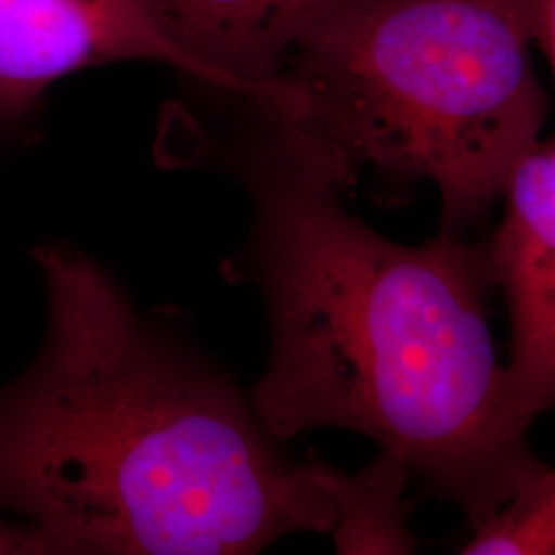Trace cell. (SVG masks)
I'll return each instance as SVG.
<instances>
[{
	"label": "cell",
	"mask_w": 555,
	"mask_h": 555,
	"mask_svg": "<svg viewBox=\"0 0 555 555\" xmlns=\"http://www.w3.org/2000/svg\"><path fill=\"white\" fill-rule=\"evenodd\" d=\"M531 29L535 48L550 62L555 79V0H531Z\"/></svg>",
	"instance_id": "10"
},
{
	"label": "cell",
	"mask_w": 555,
	"mask_h": 555,
	"mask_svg": "<svg viewBox=\"0 0 555 555\" xmlns=\"http://www.w3.org/2000/svg\"><path fill=\"white\" fill-rule=\"evenodd\" d=\"M467 555L555 554V469L545 467L500 511L474 529Z\"/></svg>",
	"instance_id": "8"
},
{
	"label": "cell",
	"mask_w": 555,
	"mask_h": 555,
	"mask_svg": "<svg viewBox=\"0 0 555 555\" xmlns=\"http://www.w3.org/2000/svg\"><path fill=\"white\" fill-rule=\"evenodd\" d=\"M500 202L504 215L483 247L511 318V403L531 428L555 408V134L516 160Z\"/></svg>",
	"instance_id": "5"
},
{
	"label": "cell",
	"mask_w": 555,
	"mask_h": 555,
	"mask_svg": "<svg viewBox=\"0 0 555 555\" xmlns=\"http://www.w3.org/2000/svg\"><path fill=\"white\" fill-rule=\"evenodd\" d=\"M531 0H336L305 21L259 112L291 126L350 190L362 173L430 183L440 233L496 206L547 118Z\"/></svg>",
	"instance_id": "3"
},
{
	"label": "cell",
	"mask_w": 555,
	"mask_h": 555,
	"mask_svg": "<svg viewBox=\"0 0 555 555\" xmlns=\"http://www.w3.org/2000/svg\"><path fill=\"white\" fill-rule=\"evenodd\" d=\"M34 256L48 334L0 387V508L52 554H251L330 535L315 461L284 455L219 366L142 318L73 245Z\"/></svg>",
	"instance_id": "2"
},
{
	"label": "cell",
	"mask_w": 555,
	"mask_h": 555,
	"mask_svg": "<svg viewBox=\"0 0 555 555\" xmlns=\"http://www.w3.org/2000/svg\"><path fill=\"white\" fill-rule=\"evenodd\" d=\"M169 38L208 73L210 87L268 107L298 27L336 0H144Z\"/></svg>",
	"instance_id": "6"
},
{
	"label": "cell",
	"mask_w": 555,
	"mask_h": 555,
	"mask_svg": "<svg viewBox=\"0 0 555 555\" xmlns=\"http://www.w3.org/2000/svg\"><path fill=\"white\" fill-rule=\"evenodd\" d=\"M163 62L210 87L144 0H0V126H13L56 82L114 62Z\"/></svg>",
	"instance_id": "4"
},
{
	"label": "cell",
	"mask_w": 555,
	"mask_h": 555,
	"mask_svg": "<svg viewBox=\"0 0 555 555\" xmlns=\"http://www.w3.org/2000/svg\"><path fill=\"white\" fill-rule=\"evenodd\" d=\"M0 554H52L46 537L34 525L0 522Z\"/></svg>",
	"instance_id": "9"
},
{
	"label": "cell",
	"mask_w": 555,
	"mask_h": 555,
	"mask_svg": "<svg viewBox=\"0 0 555 555\" xmlns=\"http://www.w3.org/2000/svg\"><path fill=\"white\" fill-rule=\"evenodd\" d=\"M256 116L231 153L256 206L272 334L256 414L282 442L318 428L373 438L476 529L547 467L498 360L486 247L380 235L348 212V181L309 140Z\"/></svg>",
	"instance_id": "1"
},
{
	"label": "cell",
	"mask_w": 555,
	"mask_h": 555,
	"mask_svg": "<svg viewBox=\"0 0 555 555\" xmlns=\"http://www.w3.org/2000/svg\"><path fill=\"white\" fill-rule=\"evenodd\" d=\"M319 481L334 504L330 535L337 554H414L417 537L410 527L405 488L410 467L387 451L358 474L315 461Z\"/></svg>",
	"instance_id": "7"
}]
</instances>
